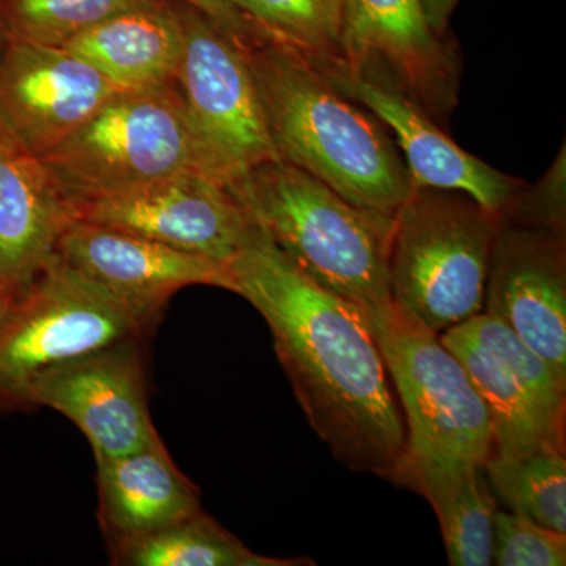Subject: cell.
<instances>
[{
    "label": "cell",
    "instance_id": "cell-1",
    "mask_svg": "<svg viewBox=\"0 0 566 566\" xmlns=\"http://www.w3.org/2000/svg\"><path fill=\"white\" fill-rule=\"evenodd\" d=\"M229 270L233 293L266 319L308 423L335 460L406 485L403 412L363 308L307 277L256 226Z\"/></svg>",
    "mask_w": 566,
    "mask_h": 566
},
{
    "label": "cell",
    "instance_id": "cell-27",
    "mask_svg": "<svg viewBox=\"0 0 566 566\" xmlns=\"http://www.w3.org/2000/svg\"><path fill=\"white\" fill-rule=\"evenodd\" d=\"M186 3L210 18L219 29L240 44L243 50H252L256 44L271 40L232 0H174Z\"/></svg>",
    "mask_w": 566,
    "mask_h": 566
},
{
    "label": "cell",
    "instance_id": "cell-30",
    "mask_svg": "<svg viewBox=\"0 0 566 566\" xmlns=\"http://www.w3.org/2000/svg\"><path fill=\"white\" fill-rule=\"evenodd\" d=\"M2 43H3V39H2V36H0V46H2Z\"/></svg>",
    "mask_w": 566,
    "mask_h": 566
},
{
    "label": "cell",
    "instance_id": "cell-22",
    "mask_svg": "<svg viewBox=\"0 0 566 566\" xmlns=\"http://www.w3.org/2000/svg\"><path fill=\"white\" fill-rule=\"evenodd\" d=\"M483 469L494 494L512 513L566 534L565 450L539 447L523 455L493 452Z\"/></svg>",
    "mask_w": 566,
    "mask_h": 566
},
{
    "label": "cell",
    "instance_id": "cell-29",
    "mask_svg": "<svg viewBox=\"0 0 566 566\" xmlns=\"http://www.w3.org/2000/svg\"><path fill=\"white\" fill-rule=\"evenodd\" d=\"M14 296H11L3 286H0V323L3 322L7 314H9L11 304H13Z\"/></svg>",
    "mask_w": 566,
    "mask_h": 566
},
{
    "label": "cell",
    "instance_id": "cell-16",
    "mask_svg": "<svg viewBox=\"0 0 566 566\" xmlns=\"http://www.w3.org/2000/svg\"><path fill=\"white\" fill-rule=\"evenodd\" d=\"M324 73L395 134L415 188L463 192L502 218L526 185L463 150L422 107L387 82L337 69Z\"/></svg>",
    "mask_w": 566,
    "mask_h": 566
},
{
    "label": "cell",
    "instance_id": "cell-19",
    "mask_svg": "<svg viewBox=\"0 0 566 566\" xmlns=\"http://www.w3.org/2000/svg\"><path fill=\"white\" fill-rule=\"evenodd\" d=\"M182 46L185 33L174 0H158L115 14L62 48L120 91H140L177 81Z\"/></svg>",
    "mask_w": 566,
    "mask_h": 566
},
{
    "label": "cell",
    "instance_id": "cell-2",
    "mask_svg": "<svg viewBox=\"0 0 566 566\" xmlns=\"http://www.w3.org/2000/svg\"><path fill=\"white\" fill-rule=\"evenodd\" d=\"M248 57L279 158L395 219L415 185L389 134L300 51L268 40Z\"/></svg>",
    "mask_w": 566,
    "mask_h": 566
},
{
    "label": "cell",
    "instance_id": "cell-25",
    "mask_svg": "<svg viewBox=\"0 0 566 566\" xmlns=\"http://www.w3.org/2000/svg\"><path fill=\"white\" fill-rule=\"evenodd\" d=\"M493 565L564 566L566 534L516 513H495Z\"/></svg>",
    "mask_w": 566,
    "mask_h": 566
},
{
    "label": "cell",
    "instance_id": "cell-5",
    "mask_svg": "<svg viewBox=\"0 0 566 566\" xmlns=\"http://www.w3.org/2000/svg\"><path fill=\"white\" fill-rule=\"evenodd\" d=\"M499 223L463 192L412 189L395 216L394 303L439 335L483 314Z\"/></svg>",
    "mask_w": 566,
    "mask_h": 566
},
{
    "label": "cell",
    "instance_id": "cell-4",
    "mask_svg": "<svg viewBox=\"0 0 566 566\" xmlns=\"http://www.w3.org/2000/svg\"><path fill=\"white\" fill-rule=\"evenodd\" d=\"M363 312L403 412L406 486L424 474L483 468L493 424L455 354L394 301Z\"/></svg>",
    "mask_w": 566,
    "mask_h": 566
},
{
    "label": "cell",
    "instance_id": "cell-17",
    "mask_svg": "<svg viewBox=\"0 0 566 566\" xmlns=\"http://www.w3.org/2000/svg\"><path fill=\"white\" fill-rule=\"evenodd\" d=\"M73 221L44 164L0 128V286L14 297L24 292Z\"/></svg>",
    "mask_w": 566,
    "mask_h": 566
},
{
    "label": "cell",
    "instance_id": "cell-15",
    "mask_svg": "<svg viewBox=\"0 0 566 566\" xmlns=\"http://www.w3.org/2000/svg\"><path fill=\"white\" fill-rule=\"evenodd\" d=\"M55 253L117 297L145 327L186 286L234 292L229 264L91 222H71Z\"/></svg>",
    "mask_w": 566,
    "mask_h": 566
},
{
    "label": "cell",
    "instance_id": "cell-7",
    "mask_svg": "<svg viewBox=\"0 0 566 566\" xmlns=\"http://www.w3.org/2000/svg\"><path fill=\"white\" fill-rule=\"evenodd\" d=\"M185 46L177 87L200 174L229 186L279 158L248 51L199 10L174 2Z\"/></svg>",
    "mask_w": 566,
    "mask_h": 566
},
{
    "label": "cell",
    "instance_id": "cell-28",
    "mask_svg": "<svg viewBox=\"0 0 566 566\" xmlns=\"http://www.w3.org/2000/svg\"><path fill=\"white\" fill-rule=\"evenodd\" d=\"M461 0H422L424 17L439 36H450L449 24Z\"/></svg>",
    "mask_w": 566,
    "mask_h": 566
},
{
    "label": "cell",
    "instance_id": "cell-12",
    "mask_svg": "<svg viewBox=\"0 0 566 566\" xmlns=\"http://www.w3.org/2000/svg\"><path fill=\"white\" fill-rule=\"evenodd\" d=\"M136 342L109 345L44 371L24 390L20 406L61 412L88 439L95 458L125 457L158 444Z\"/></svg>",
    "mask_w": 566,
    "mask_h": 566
},
{
    "label": "cell",
    "instance_id": "cell-3",
    "mask_svg": "<svg viewBox=\"0 0 566 566\" xmlns=\"http://www.w3.org/2000/svg\"><path fill=\"white\" fill-rule=\"evenodd\" d=\"M229 189L275 248L319 286L360 308L392 301L395 219L354 207L282 159L255 167Z\"/></svg>",
    "mask_w": 566,
    "mask_h": 566
},
{
    "label": "cell",
    "instance_id": "cell-9",
    "mask_svg": "<svg viewBox=\"0 0 566 566\" xmlns=\"http://www.w3.org/2000/svg\"><path fill=\"white\" fill-rule=\"evenodd\" d=\"M439 337L490 412L494 453L565 450L566 382L510 327L483 312Z\"/></svg>",
    "mask_w": 566,
    "mask_h": 566
},
{
    "label": "cell",
    "instance_id": "cell-18",
    "mask_svg": "<svg viewBox=\"0 0 566 566\" xmlns=\"http://www.w3.org/2000/svg\"><path fill=\"white\" fill-rule=\"evenodd\" d=\"M99 520L111 546L161 531L202 512L196 486L158 444L117 458H95Z\"/></svg>",
    "mask_w": 566,
    "mask_h": 566
},
{
    "label": "cell",
    "instance_id": "cell-10",
    "mask_svg": "<svg viewBox=\"0 0 566 566\" xmlns=\"http://www.w3.org/2000/svg\"><path fill=\"white\" fill-rule=\"evenodd\" d=\"M342 55L329 70L387 82L439 125L457 107L460 51L431 29L422 0H345Z\"/></svg>",
    "mask_w": 566,
    "mask_h": 566
},
{
    "label": "cell",
    "instance_id": "cell-14",
    "mask_svg": "<svg viewBox=\"0 0 566 566\" xmlns=\"http://www.w3.org/2000/svg\"><path fill=\"white\" fill-rule=\"evenodd\" d=\"M485 314L510 327L566 382L565 234L501 219Z\"/></svg>",
    "mask_w": 566,
    "mask_h": 566
},
{
    "label": "cell",
    "instance_id": "cell-21",
    "mask_svg": "<svg viewBox=\"0 0 566 566\" xmlns=\"http://www.w3.org/2000/svg\"><path fill=\"white\" fill-rule=\"evenodd\" d=\"M111 549L114 564L126 566L314 565L307 557L275 558L253 553L203 512Z\"/></svg>",
    "mask_w": 566,
    "mask_h": 566
},
{
    "label": "cell",
    "instance_id": "cell-11",
    "mask_svg": "<svg viewBox=\"0 0 566 566\" xmlns=\"http://www.w3.org/2000/svg\"><path fill=\"white\" fill-rule=\"evenodd\" d=\"M74 221L137 234L229 264L255 226L227 186L185 170L71 207Z\"/></svg>",
    "mask_w": 566,
    "mask_h": 566
},
{
    "label": "cell",
    "instance_id": "cell-20",
    "mask_svg": "<svg viewBox=\"0 0 566 566\" xmlns=\"http://www.w3.org/2000/svg\"><path fill=\"white\" fill-rule=\"evenodd\" d=\"M411 490L433 506L450 565H493L497 504L482 465L417 476Z\"/></svg>",
    "mask_w": 566,
    "mask_h": 566
},
{
    "label": "cell",
    "instance_id": "cell-26",
    "mask_svg": "<svg viewBox=\"0 0 566 566\" xmlns=\"http://www.w3.org/2000/svg\"><path fill=\"white\" fill-rule=\"evenodd\" d=\"M504 221L521 226L538 227L549 232L565 234L566 227V156L565 145L556 161L534 186L524 185Z\"/></svg>",
    "mask_w": 566,
    "mask_h": 566
},
{
    "label": "cell",
    "instance_id": "cell-13",
    "mask_svg": "<svg viewBox=\"0 0 566 566\" xmlns=\"http://www.w3.org/2000/svg\"><path fill=\"white\" fill-rule=\"evenodd\" d=\"M120 88L65 48L3 40L0 128L43 163Z\"/></svg>",
    "mask_w": 566,
    "mask_h": 566
},
{
    "label": "cell",
    "instance_id": "cell-8",
    "mask_svg": "<svg viewBox=\"0 0 566 566\" xmlns=\"http://www.w3.org/2000/svg\"><path fill=\"white\" fill-rule=\"evenodd\" d=\"M144 331L125 304L54 253L0 323V406H20L44 371Z\"/></svg>",
    "mask_w": 566,
    "mask_h": 566
},
{
    "label": "cell",
    "instance_id": "cell-24",
    "mask_svg": "<svg viewBox=\"0 0 566 566\" xmlns=\"http://www.w3.org/2000/svg\"><path fill=\"white\" fill-rule=\"evenodd\" d=\"M153 2L158 0H0V36L62 48L115 14Z\"/></svg>",
    "mask_w": 566,
    "mask_h": 566
},
{
    "label": "cell",
    "instance_id": "cell-23",
    "mask_svg": "<svg viewBox=\"0 0 566 566\" xmlns=\"http://www.w3.org/2000/svg\"><path fill=\"white\" fill-rule=\"evenodd\" d=\"M271 40L326 70L344 61L345 0H232Z\"/></svg>",
    "mask_w": 566,
    "mask_h": 566
},
{
    "label": "cell",
    "instance_id": "cell-6",
    "mask_svg": "<svg viewBox=\"0 0 566 566\" xmlns=\"http://www.w3.org/2000/svg\"><path fill=\"white\" fill-rule=\"evenodd\" d=\"M43 164L70 208L197 170L177 82L115 93Z\"/></svg>",
    "mask_w": 566,
    "mask_h": 566
}]
</instances>
